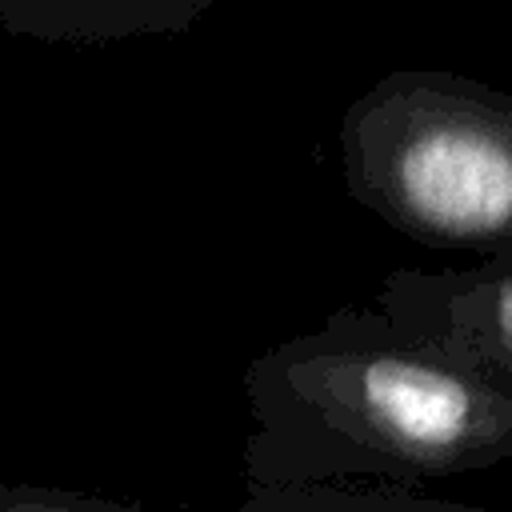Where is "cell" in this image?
<instances>
[{"mask_svg": "<svg viewBox=\"0 0 512 512\" xmlns=\"http://www.w3.org/2000/svg\"><path fill=\"white\" fill-rule=\"evenodd\" d=\"M244 400L248 488L416 484L512 456V396L376 304L252 356Z\"/></svg>", "mask_w": 512, "mask_h": 512, "instance_id": "obj_1", "label": "cell"}, {"mask_svg": "<svg viewBox=\"0 0 512 512\" xmlns=\"http://www.w3.org/2000/svg\"><path fill=\"white\" fill-rule=\"evenodd\" d=\"M348 196L432 248L512 256V92L392 68L340 116Z\"/></svg>", "mask_w": 512, "mask_h": 512, "instance_id": "obj_2", "label": "cell"}, {"mask_svg": "<svg viewBox=\"0 0 512 512\" xmlns=\"http://www.w3.org/2000/svg\"><path fill=\"white\" fill-rule=\"evenodd\" d=\"M372 304L512 396V256H488L472 268L388 272Z\"/></svg>", "mask_w": 512, "mask_h": 512, "instance_id": "obj_3", "label": "cell"}, {"mask_svg": "<svg viewBox=\"0 0 512 512\" xmlns=\"http://www.w3.org/2000/svg\"><path fill=\"white\" fill-rule=\"evenodd\" d=\"M216 0H0V28L40 44H120L200 24Z\"/></svg>", "mask_w": 512, "mask_h": 512, "instance_id": "obj_4", "label": "cell"}, {"mask_svg": "<svg viewBox=\"0 0 512 512\" xmlns=\"http://www.w3.org/2000/svg\"><path fill=\"white\" fill-rule=\"evenodd\" d=\"M232 512H492L456 500H436L412 484L388 480H332V484H272L248 488Z\"/></svg>", "mask_w": 512, "mask_h": 512, "instance_id": "obj_5", "label": "cell"}, {"mask_svg": "<svg viewBox=\"0 0 512 512\" xmlns=\"http://www.w3.org/2000/svg\"><path fill=\"white\" fill-rule=\"evenodd\" d=\"M0 512H140L104 496L64 492V488H40V484H8L0 492Z\"/></svg>", "mask_w": 512, "mask_h": 512, "instance_id": "obj_6", "label": "cell"}]
</instances>
